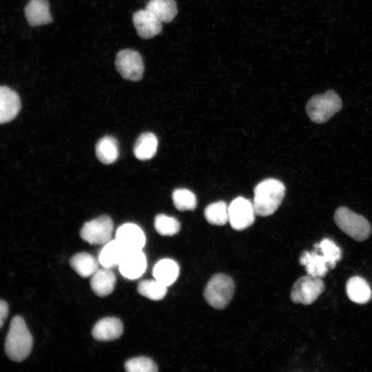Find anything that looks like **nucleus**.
Returning <instances> with one entry per match:
<instances>
[{
  "instance_id": "27",
  "label": "nucleus",
  "mask_w": 372,
  "mask_h": 372,
  "mask_svg": "<svg viewBox=\"0 0 372 372\" xmlns=\"http://www.w3.org/2000/svg\"><path fill=\"white\" fill-rule=\"evenodd\" d=\"M315 247L320 250L331 268H334L337 262L342 258L340 248L329 238L322 239L320 243L315 244Z\"/></svg>"
},
{
  "instance_id": "18",
  "label": "nucleus",
  "mask_w": 372,
  "mask_h": 372,
  "mask_svg": "<svg viewBox=\"0 0 372 372\" xmlns=\"http://www.w3.org/2000/svg\"><path fill=\"white\" fill-rule=\"evenodd\" d=\"M346 290L349 298L358 304L366 303L371 298L372 293L370 286L363 278L360 276L350 278L347 282Z\"/></svg>"
},
{
  "instance_id": "5",
  "label": "nucleus",
  "mask_w": 372,
  "mask_h": 372,
  "mask_svg": "<svg viewBox=\"0 0 372 372\" xmlns=\"http://www.w3.org/2000/svg\"><path fill=\"white\" fill-rule=\"evenodd\" d=\"M234 291V282L229 276L216 273L208 281L204 290V298L214 309H223L229 303Z\"/></svg>"
},
{
  "instance_id": "15",
  "label": "nucleus",
  "mask_w": 372,
  "mask_h": 372,
  "mask_svg": "<svg viewBox=\"0 0 372 372\" xmlns=\"http://www.w3.org/2000/svg\"><path fill=\"white\" fill-rule=\"evenodd\" d=\"M24 11L27 21L31 26L48 24L53 21L47 0H30Z\"/></svg>"
},
{
  "instance_id": "22",
  "label": "nucleus",
  "mask_w": 372,
  "mask_h": 372,
  "mask_svg": "<svg viewBox=\"0 0 372 372\" xmlns=\"http://www.w3.org/2000/svg\"><path fill=\"white\" fill-rule=\"evenodd\" d=\"M145 9L163 23L171 22L178 12L174 0H150L147 2Z\"/></svg>"
},
{
  "instance_id": "10",
  "label": "nucleus",
  "mask_w": 372,
  "mask_h": 372,
  "mask_svg": "<svg viewBox=\"0 0 372 372\" xmlns=\"http://www.w3.org/2000/svg\"><path fill=\"white\" fill-rule=\"evenodd\" d=\"M118 266L123 276L130 280L137 279L146 270V256L142 250L127 251Z\"/></svg>"
},
{
  "instance_id": "29",
  "label": "nucleus",
  "mask_w": 372,
  "mask_h": 372,
  "mask_svg": "<svg viewBox=\"0 0 372 372\" xmlns=\"http://www.w3.org/2000/svg\"><path fill=\"white\" fill-rule=\"evenodd\" d=\"M154 225L156 231L162 236H173L180 229L177 219L163 214H158L155 217Z\"/></svg>"
},
{
  "instance_id": "19",
  "label": "nucleus",
  "mask_w": 372,
  "mask_h": 372,
  "mask_svg": "<svg viewBox=\"0 0 372 372\" xmlns=\"http://www.w3.org/2000/svg\"><path fill=\"white\" fill-rule=\"evenodd\" d=\"M179 274V266L172 259L165 258L154 265L153 276L154 279L166 287L172 285Z\"/></svg>"
},
{
  "instance_id": "12",
  "label": "nucleus",
  "mask_w": 372,
  "mask_h": 372,
  "mask_svg": "<svg viewBox=\"0 0 372 372\" xmlns=\"http://www.w3.org/2000/svg\"><path fill=\"white\" fill-rule=\"evenodd\" d=\"M115 239L126 251L142 250L145 244L143 231L133 223H125L119 227Z\"/></svg>"
},
{
  "instance_id": "30",
  "label": "nucleus",
  "mask_w": 372,
  "mask_h": 372,
  "mask_svg": "<svg viewBox=\"0 0 372 372\" xmlns=\"http://www.w3.org/2000/svg\"><path fill=\"white\" fill-rule=\"evenodd\" d=\"M128 372H155L158 368L154 362L147 357H138L127 360L125 364Z\"/></svg>"
},
{
  "instance_id": "11",
  "label": "nucleus",
  "mask_w": 372,
  "mask_h": 372,
  "mask_svg": "<svg viewBox=\"0 0 372 372\" xmlns=\"http://www.w3.org/2000/svg\"><path fill=\"white\" fill-rule=\"evenodd\" d=\"M132 22L138 35L142 39L153 38L162 30V22L146 9L135 12L132 16Z\"/></svg>"
},
{
  "instance_id": "14",
  "label": "nucleus",
  "mask_w": 372,
  "mask_h": 372,
  "mask_svg": "<svg viewBox=\"0 0 372 372\" xmlns=\"http://www.w3.org/2000/svg\"><path fill=\"white\" fill-rule=\"evenodd\" d=\"M123 331L122 322L116 318L107 317L99 320L93 327V337L100 341H110L119 338Z\"/></svg>"
},
{
  "instance_id": "20",
  "label": "nucleus",
  "mask_w": 372,
  "mask_h": 372,
  "mask_svg": "<svg viewBox=\"0 0 372 372\" xmlns=\"http://www.w3.org/2000/svg\"><path fill=\"white\" fill-rule=\"evenodd\" d=\"M126 251L116 239L111 240L104 245L99 253V264L109 269L118 265Z\"/></svg>"
},
{
  "instance_id": "28",
  "label": "nucleus",
  "mask_w": 372,
  "mask_h": 372,
  "mask_svg": "<svg viewBox=\"0 0 372 372\" xmlns=\"http://www.w3.org/2000/svg\"><path fill=\"white\" fill-rule=\"evenodd\" d=\"M172 200L176 208L180 211L193 210L197 205L195 194L185 188L175 189L172 193Z\"/></svg>"
},
{
  "instance_id": "31",
  "label": "nucleus",
  "mask_w": 372,
  "mask_h": 372,
  "mask_svg": "<svg viewBox=\"0 0 372 372\" xmlns=\"http://www.w3.org/2000/svg\"><path fill=\"white\" fill-rule=\"evenodd\" d=\"M9 308L7 302L0 300V329L4 324L8 315Z\"/></svg>"
},
{
  "instance_id": "9",
  "label": "nucleus",
  "mask_w": 372,
  "mask_h": 372,
  "mask_svg": "<svg viewBox=\"0 0 372 372\" xmlns=\"http://www.w3.org/2000/svg\"><path fill=\"white\" fill-rule=\"evenodd\" d=\"M228 216L231 227L240 231L254 223L256 214L250 200L243 197H238L229 205Z\"/></svg>"
},
{
  "instance_id": "17",
  "label": "nucleus",
  "mask_w": 372,
  "mask_h": 372,
  "mask_svg": "<svg viewBox=\"0 0 372 372\" xmlns=\"http://www.w3.org/2000/svg\"><path fill=\"white\" fill-rule=\"evenodd\" d=\"M300 263L305 267L308 275L314 277H323L329 270L326 258L316 249L311 252L304 251L300 258Z\"/></svg>"
},
{
  "instance_id": "21",
  "label": "nucleus",
  "mask_w": 372,
  "mask_h": 372,
  "mask_svg": "<svg viewBox=\"0 0 372 372\" xmlns=\"http://www.w3.org/2000/svg\"><path fill=\"white\" fill-rule=\"evenodd\" d=\"M70 265L83 278L92 276L99 269V260L86 252L74 255L70 260Z\"/></svg>"
},
{
  "instance_id": "26",
  "label": "nucleus",
  "mask_w": 372,
  "mask_h": 372,
  "mask_svg": "<svg viewBox=\"0 0 372 372\" xmlns=\"http://www.w3.org/2000/svg\"><path fill=\"white\" fill-rule=\"evenodd\" d=\"M167 287L156 279L144 280L139 282L137 291L141 296L150 300H159L166 295Z\"/></svg>"
},
{
  "instance_id": "6",
  "label": "nucleus",
  "mask_w": 372,
  "mask_h": 372,
  "mask_svg": "<svg viewBox=\"0 0 372 372\" xmlns=\"http://www.w3.org/2000/svg\"><path fill=\"white\" fill-rule=\"evenodd\" d=\"M324 290V284L320 278L307 275L299 278L294 283L291 298L295 303L308 305L313 303Z\"/></svg>"
},
{
  "instance_id": "1",
  "label": "nucleus",
  "mask_w": 372,
  "mask_h": 372,
  "mask_svg": "<svg viewBox=\"0 0 372 372\" xmlns=\"http://www.w3.org/2000/svg\"><path fill=\"white\" fill-rule=\"evenodd\" d=\"M252 205L256 216H267L280 205L285 194V185L274 178H267L254 188Z\"/></svg>"
},
{
  "instance_id": "25",
  "label": "nucleus",
  "mask_w": 372,
  "mask_h": 372,
  "mask_svg": "<svg viewBox=\"0 0 372 372\" xmlns=\"http://www.w3.org/2000/svg\"><path fill=\"white\" fill-rule=\"evenodd\" d=\"M207 221L215 225H223L229 221L228 206L224 201H218L207 205L204 211Z\"/></svg>"
},
{
  "instance_id": "8",
  "label": "nucleus",
  "mask_w": 372,
  "mask_h": 372,
  "mask_svg": "<svg viewBox=\"0 0 372 372\" xmlns=\"http://www.w3.org/2000/svg\"><path fill=\"white\" fill-rule=\"evenodd\" d=\"M113 221L110 217L103 215L86 222L82 227L81 238L92 245H105L111 240Z\"/></svg>"
},
{
  "instance_id": "2",
  "label": "nucleus",
  "mask_w": 372,
  "mask_h": 372,
  "mask_svg": "<svg viewBox=\"0 0 372 372\" xmlns=\"http://www.w3.org/2000/svg\"><path fill=\"white\" fill-rule=\"evenodd\" d=\"M32 345V336L24 320L19 316L12 318L5 340L7 356L12 361L21 362L30 353Z\"/></svg>"
},
{
  "instance_id": "7",
  "label": "nucleus",
  "mask_w": 372,
  "mask_h": 372,
  "mask_svg": "<svg viewBox=\"0 0 372 372\" xmlns=\"http://www.w3.org/2000/svg\"><path fill=\"white\" fill-rule=\"evenodd\" d=\"M115 65L121 76L131 81L143 78L144 64L141 54L131 49L120 50L116 56Z\"/></svg>"
},
{
  "instance_id": "24",
  "label": "nucleus",
  "mask_w": 372,
  "mask_h": 372,
  "mask_svg": "<svg viewBox=\"0 0 372 372\" xmlns=\"http://www.w3.org/2000/svg\"><path fill=\"white\" fill-rule=\"evenodd\" d=\"M157 146L158 140L156 136L151 132H145L137 138L134 147V154L139 160H149L155 155Z\"/></svg>"
},
{
  "instance_id": "16",
  "label": "nucleus",
  "mask_w": 372,
  "mask_h": 372,
  "mask_svg": "<svg viewBox=\"0 0 372 372\" xmlns=\"http://www.w3.org/2000/svg\"><path fill=\"white\" fill-rule=\"evenodd\" d=\"M116 285V276L109 268L99 269L92 276L90 286L98 296L104 297L110 294Z\"/></svg>"
},
{
  "instance_id": "23",
  "label": "nucleus",
  "mask_w": 372,
  "mask_h": 372,
  "mask_svg": "<svg viewBox=\"0 0 372 372\" xmlns=\"http://www.w3.org/2000/svg\"><path fill=\"white\" fill-rule=\"evenodd\" d=\"M97 158L103 164L114 163L119 155L116 140L110 136H106L98 141L95 147Z\"/></svg>"
},
{
  "instance_id": "13",
  "label": "nucleus",
  "mask_w": 372,
  "mask_h": 372,
  "mask_svg": "<svg viewBox=\"0 0 372 372\" xmlns=\"http://www.w3.org/2000/svg\"><path fill=\"white\" fill-rule=\"evenodd\" d=\"M21 110L18 94L7 86H0V124L12 121Z\"/></svg>"
},
{
  "instance_id": "3",
  "label": "nucleus",
  "mask_w": 372,
  "mask_h": 372,
  "mask_svg": "<svg viewBox=\"0 0 372 372\" xmlns=\"http://www.w3.org/2000/svg\"><path fill=\"white\" fill-rule=\"evenodd\" d=\"M340 96L333 90L312 96L306 105V111L310 120L316 123L329 121L342 108Z\"/></svg>"
},
{
  "instance_id": "4",
  "label": "nucleus",
  "mask_w": 372,
  "mask_h": 372,
  "mask_svg": "<svg viewBox=\"0 0 372 372\" xmlns=\"http://www.w3.org/2000/svg\"><path fill=\"white\" fill-rule=\"evenodd\" d=\"M333 219L339 229L356 241H364L371 235V227L368 220L346 207L338 208Z\"/></svg>"
}]
</instances>
